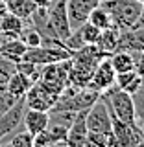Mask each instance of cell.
<instances>
[{
  "label": "cell",
  "mask_w": 144,
  "mask_h": 147,
  "mask_svg": "<svg viewBox=\"0 0 144 147\" xmlns=\"http://www.w3.org/2000/svg\"><path fill=\"white\" fill-rule=\"evenodd\" d=\"M100 6L109 11L118 30H131L139 26L144 4L139 0H100Z\"/></svg>",
  "instance_id": "1"
},
{
  "label": "cell",
  "mask_w": 144,
  "mask_h": 147,
  "mask_svg": "<svg viewBox=\"0 0 144 147\" xmlns=\"http://www.w3.org/2000/svg\"><path fill=\"white\" fill-rule=\"evenodd\" d=\"M102 98L105 99L107 107L115 118L122 119L126 123H137V114H135V103L133 96L126 90H120L117 85L109 86L107 90L102 92Z\"/></svg>",
  "instance_id": "2"
},
{
  "label": "cell",
  "mask_w": 144,
  "mask_h": 147,
  "mask_svg": "<svg viewBox=\"0 0 144 147\" xmlns=\"http://www.w3.org/2000/svg\"><path fill=\"white\" fill-rule=\"evenodd\" d=\"M68 72H70V57L65 61L50 63L41 66V77L39 81L46 85L54 94H61L68 86Z\"/></svg>",
  "instance_id": "3"
},
{
  "label": "cell",
  "mask_w": 144,
  "mask_h": 147,
  "mask_svg": "<svg viewBox=\"0 0 144 147\" xmlns=\"http://www.w3.org/2000/svg\"><path fill=\"white\" fill-rule=\"evenodd\" d=\"M70 55L72 53L63 44H39V46H33V48H28L20 61H28V63L41 64L43 66V64L65 61Z\"/></svg>",
  "instance_id": "4"
},
{
  "label": "cell",
  "mask_w": 144,
  "mask_h": 147,
  "mask_svg": "<svg viewBox=\"0 0 144 147\" xmlns=\"http://www.w3.org/2000/svg\"><path fill=\"white\" fill-rule=\"evenodd\" d=\"M26 110H28V103H26L24 96H22V98H18L4 114H0V144H2L4 140H8L13 132H17L18 129L24 127Z\"/></svg>",
  "instance_id": "5"
},
{
  "label": "cell",
  "mask_w": 144,
  "mask_h": 147,
  "mask_svg": "<svg viewBox=\"0 0 144 147\" xmlns=\"http://www.w3.org/2000/svg\"><path fill=\"white\" fill-rule=\"evenodd\" d=\"M85 123L87 131L91 132H104V134H111L113 131V121H111V110L105 103V99L100 98L87 109L85 114Z\"/></svg>",
  "instance_id": "6"
},
{
  "label": "cell",
  "mask_w": 144,
  "mask_h": 147,
  "mask_svg": "<svg viewBox=\"0 0 144 147\" xmlns=\"http://www.w3.org/2000/svg\"><path fill=\"white\" fill-rule=\"evenodd\" d=\"M111 121H113V138H115V145L117 147H137L144 145L142 136L137 129V123H126L122 119L115 118L111 114Z\"/></svg>",
  "instance_id": "7"
},
{
  "label": "cell",
  "mask_w": 144,
  "mask_h": 147,
  "mask_svg": "<svg viewBox=\"0 0 144 147\" xmlns=\"http://www.w3.org/2000/svg\"><path fill=\"white\" fill-rule=\"evenodd\" d=\"M24 99L28 103V109H37V110H50L54 107L57 94H54L46 85H43L41 81H35L33 85L28 88L24 94Z\"/></svg>",
  "instance_id": "8"
},
{
  "label": "cell",
  "mask_w": 144,
  "mask_h": 147,
  "mask_svg": "<svg viewBox=\"0 0 144 147\" xmlns=\"http://www.w3.org/2000/svg\"><path fill=\"white\" fill-rule=\"evenodd\" d=\"M96 6H100V0H67V15L72 30L87 22L91 11Z\"/></svg>",
  "instance_id": "9"
},
{
  "label": "cell",
  "mask_w": 144,
  "mask_h": 147,
  "mask_svg": "<svg viewBox=\"0 0 144 147\" xmlns=\"http://www.w3.org/2000/svg\"><path fill=\"white\" fill-rule=\"evenodd\" d=\"M115 77H117V72L111 66L109 57H104L98 63V66H96V70L92 74V77H91V81H89L87 86H91V88H94L96 92L102 94L104 90H107L109 86L115 85Z\"/></svg>",
  "instance_id": "10"
},
{
  "label": "cell",
  "mask_w": 144,
  "mask_h": 147,
  "mask_svg": "<svg viewBox=\"0 0 144 147\" xmlns=\"http://www.w3.org/2000/svg\"><path fill=\"white\" fill-rule=\"evenodd\" d=\"M68 127L48 123L43 132L33 136V147H50V145H67Z\"/></svg>",
  "instance_id": "11"
},
{
  "label": "cell",
  "mask_w": 144,
  "mask_h": 147,
  "mask_svg": "<svg viewBox=\"0 0 144 147\" xmlns=\"http://www.w3.org/2000/svg\"><path fill=\"white\" fill-rule=\"evenodd\" d=\"M85 114L87 110L76 114L74 121L68 127V134H67V145L70 147H89L87 144V123H85Z\"/></svg>",
  "instance_id": "12"
},
{
  "label": "cell",
  "mask_w": 144,
  "mask_h": 147,
  "mask_svg": "<svg viewBox=\"0 0 144 147\" xmlns=\"http://www.w3.org/2000/svg\"><path fill=\"white\" fill-rule=\"evenodd\" d=\"M118 50H126V52H141L144 50V28L137 26L131 30H120V39H118Z\"/></svg>",
  "instance_id": "13"
},
{
  "label": "cell",
  "mask_w": 144,
  "mask_h": 147,
  "mask_svg": "<svg viewBox=\"0 0 144 147\" xmlns=\"http://www.w3.org/2000/svg\"><path fill=\"white\" fill-rule=\"evenodd\" d=\"M50 123V114L48 110H37V109H28L24 114V129L31 134L43 132Z\"/></svg>",
  "instance_id": "14"
},
{
  "label": "cell",
  "mask_w": 144,
  "mask_h": 147,
  "mask_svg": "<svg viewBox=\"0 0 144 147\" xmlns=\"http://www.w3.org/2000/svg\"><path fill=\"white\" fill-rule=\"evenodd\" d=\"M118 39H120V30L117 26H111L107 30H102V33H100L94 46L104 55H111V53L117 52V48H118Z\"/></svg>",
  "instance_id": "15"
},
{
  "label": "cell",
  "mask_w": 144,
  "mask_h": 147,
  "mask_svg": "<svg viewBox=\"0 0 144 147\" xmlns=\"http://www.w3.org/2000/svg\"><path fill=\"white\" fill-rule=\"evenodd\" d=\"M6 85H8V88H9V92H11L15 98H22V96L28 92V88H30L33 83H31V79L28 76H24L22 72H18V70H15L11 74V77L6 81Z\"/></svg>",
  "instance_id": "16"
},
{
  "label": "cell",
  "mask_w": 144,
  "mask_h": 147,
  "mask_svg": "<svg viewBox=\"0 0 144 147\" xmlns=\"http://www.w3.org/2000/svg\"><path fill=\"white\" fill-rule=\"evenodd\" d=\"M141 83H142V77L139 76L135 70L120 72V74H117V77H115V85H117L120 90H126L129 94H135L137 88L141 86Z\"/></svg>",
  "instance_id": "17"
},
{
  "label": "cell",
  "mask_w": 144,
  "mask_h": 147,
  "mask_svg": "<svg viewBox=\"0 0 144 147\" xmlns=\"http://www.w3.org/2000/svg\"><path fill=\"white\" fill-rule=\"evenodd\" d=\"M109 61H111V66H113V70L117 74L135 70V57H133L131 52H126V50H118V52L111 53Z\"/></svg>",
  "instance_id": "18"
},
{
  "label": "cell",
  "mask_w": 144,
  "mask_h": 147,
  "mask_svg": "<svg viewBox=\"0 0 144 147\" xmlns=\"http://www.w3.org/2000/svg\"><path fill=\"white\" fill-rule=\"evenodd\" d=\"M4 2H6L8 11L17 15V17H20L22 20H30L31 13L37 7L33 4V0H4Z\"/></svg>",
  "instance_id": "19"
},
{
  "label": "cell",
  "mask_w": 144,
  "mask_h": 147,
  "mask_svg": "<svg viewBox=\"0 0 144 147\" xmlns=\"http://www.w3.org/2000/svg\"><path fill=\"white\" fill-rule=\"evenodd\" d=\"M28 50V46L20 40H8V42H0V53L4 55V57H8L9 61L13 63H18L22 59V55H24V52Z\"/></svg>",
  "instance_id": "20"
},
{
  "label": "cell",
  "mask_w": 144,
  "mask_h": 147,
  "mask_svg": "<svg viewBox=\"0 0 144 147\" xmlns=\"http://www.w3.org/2000/svg\"><path fill=\"white\" fill-rule=\"evenodd\" d=\"M22 30H24V20L20 17L13 15V13H6L0 18V31L4 35H18Z\"/></svg>",
  "instance_id": "21"
},
{
  "label": "cell",
  "mask_w": 144,
  "mask_h": 147,
  "mask_svg": "<svg viewBox=\"0 0 144 147\" xmlns=\"http://www.w3.org/2000/svg\"><path fill=\"white\" fill-rule=\"evenodd\" d=\"M87 20H89L91 24H94L96 28H100V30H107V28L115 26L113 24V18H111V15H109V11L104 6H96L91 11V15H89Z\"/></svg>",
  "instance_id": "22"
},
{
  "label": "cell",
  "mask_w": 144,
  "mask_h": 147,
  "mask_svg": "<svg viewBox=\"0 0 144 147\" xmlns=\"http://www.w3.org/2000/svg\"><path fill=\"white\" fill-rule=\"evenodd\" d=\"M2 144H8V145H13V147H33V134L28 132L24 127L18 129L17 132H13L8 140H4Z\"/></svg>",
  "instance_id": "23"
},
{
  "label": "cell",
  "mask_w": 144,
  "mask_h": 147,
  "mask_svg": "<svg viewBox=\"0 0 144 147\" xmlns=\"http://www.w3.org/2000/svg\"><path fill=\"white\" fill-rule=\"evenodd\" d=\"M78 30H80V35H81V39H83V42H85V44H96V40H98V37L102 33L100 28H96L94 24H91L89 20L83 22Z\"/></svg>",
  "instance_id": "24"
},
{
  "label": "cell",
  "mask_w": 144,
  "mask_h": 147,
  "mask_svg": "<svg viewBox=\"0 0 144 147\" xmlns=\"http://www.w3.org/2000/svg\"><path fill=\"white\" fill-rule=\"evenodd\" d=\"M18 98H15V96L9 92L8 85L6 83H0V114H4L6 110L11 107L13 103H15Z\"/></svg>",
  "instance_id": "25"
},
{
  "label": "cell",
  "mask_w": 144,
  "mask_h": 147,
  "mask_svg": "<svg viewBox=\"0 0 144 147\" xmlns=\"http://www.w3.org/2000/svg\"><path fill=\"white\" fill-rule=\"evenodd\" d=\"M63 46L68 50V52H76V50H80V48H83L85 46V42H83V39H81V35H80V30H72V33L67 37V39L63 40Z\"/></svg>",
  "instance_id": "26"
},
{
  "label": "cell",
  "mask_w": 144,
  "mask_h": 147,
  "mask_svg": "<svg viewBox=\"0 0 144 147\" xmlns=\"http://www.w3.org/2000/svg\"><path fill=\"white\" fill-rule=\"evenodd\" d=\"M20 37H22V42H24L28 48H33V46H39L41 42H43V39H41V33L35 30V28L22 30V31H20Z\"/></svg>",
  "instance_id": "27"
},
{
  "label": "cell",
  "mask_w": 144,
  "mask_h": 147,
  "mask_svg": "<svg viewBox=\"0 0 144 147\" xmlns=\"http://www.w3.org/2000/svg\"><path fill=\"white\" fill-rule=\"evenodd\" d=\"M15 70H17V64L0 53V83H6Z\"/></svg>",
  "instance_id": "28"
},
{
  "label": "cell",
  "mask_w": 144,
  "mask_h": 147,
  "mask_svg": "<svg viewBox=\"0 0 144 147\" xmlns=\"http://www.w3.org/2000/svg\"><path fill=\"white\" fill-rule=\"evenodd\" d=\"M133 96V103H135V114H137V118H141L144 116V77H142V83H141V86L137 88L135 94H131Z\"/></svg>",
  "instance_id": "29"
},
{
  "label": "cell",
  "mask_w": 144,
  "mask_h": 147,
  "mask_svg": "<svg viewBox=\"0 0 144 147\" xmlns=\"http://www.w3.org/2000/svg\"><path fill=\"white\" fill-rule=\"evenodd\" d=\"M133 57H135V72L141 77H144V50L135 52V53H133Z\"/></svg>",
  "instance_id": "30"
},
{
  "label": "cell",
  "mask_w": 144,
  "mask_h": 147,
  "mask_svg": "<svg viewBox=\"0 0 144 147\" xmlns=\"http://www.w3.org/2000/svg\"><path fill=\"white\" fill-rule=\"evenodd\" d=\"M137 129H139V132H141V136H142V142H144V116L137 118Z\"/></svg>",
  "instance_id": "31"
},
{
  "label": "cell",
  "mask_w": 144,
  "mask_h": 147,
  "mask_svg": "<svg viewBox=\"0 0 144 147\" xmlns=\"http://www.w3.org/2000/svg\"><path fill=\"white\" fill-rule=\"evenodd\" d=\"M33 4L37 7H48L52 4V0H33Z\"/></svg>",
  "instance_id": "32"
},
{
  "label": "cell",
  "mask_w": 144,
  "mask_h": 147,
  "mask_svg": "<svg viewBox=\"0 0 144 147\" xmlns=\"http://www.w3.org/2000/svg\"><path fill=\"white\" fill-rule=\"evenodd\" d=\"M139 26L144 28V6H142V13H141V20H139Z\"/></svg>",
  "instance_id": "33"
},
{
  "label": "cell",
  "mask_w": 144,
  "mask_h": 147,
  "mask_svg": "<svg viewBox=\"0 0 144 147\" xmlns=\"http://www.w3.org/2000/svg\"><path fill=\"white\" fill-rule=\"evenodd\" d=\"M139 2H142V4H144V0H139Z\"/></svg>",
  "instance_id": "34"
}]
</instances>
